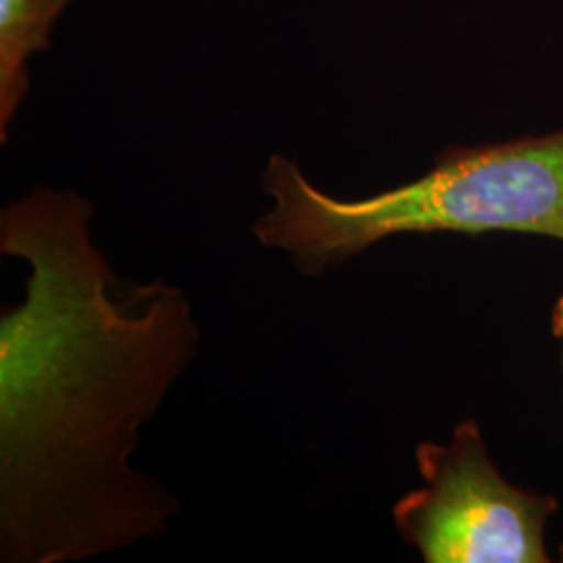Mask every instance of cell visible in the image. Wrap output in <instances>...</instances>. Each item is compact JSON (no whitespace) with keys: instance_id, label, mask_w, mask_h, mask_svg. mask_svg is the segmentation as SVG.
I'll return each instance as SVG.
<instances>
[{"instance_id":"5b68a950","label":"cell","mask_w":563,"mask_h":563,"mask_svg":"<svg viewBox=\"0 0 563 563\" xmlns=\"http://www.w3.org/2000/svg\"><path fill=\"white\" fill-rule=\"evenodd\" d=\"M551 330L553 334L563 342V295L553 307V316H551Z\"/></svg>"},{"instance_id":"8992f818","label":"cell","mask_w":563,"mask_h":563,"mask_svg":"<svg viewBox=\"0 0 563 563\" xmlns=\"http://www.w3.org/2000/svg\"><path fill=\"white\" fill-rule=\"evenodd\" d=\"M560 558H562L563 562V544H560Z\"/></svg>"},{"instance_id":"52a82bcc","label":"cell","mask_w":563,"mask_h":563,"mask_svg":"<svg viewBox=\"0 0 563 563\" xmlns=\"http://www.w3.org/2000/svg\"><path fill=\"white\" fill-rule=\"evenodd\" d=\"M562 365H563V355H562Z\"/></svg>"},{"instance_id":"6da1fadb","label":"cell","mask_w":563,"mask_h":563,"mask_svg":"<svg viewBox=\"0 0 563 563\" xmlns=\"http://www.w3.org/2000/svg\"><path fill=\"white\" fill-rule=\"evenodd\" d=\"M92 216L51 188L0 213L2 255L30 263L0 322L2 562H80L162 534L180 509L128 460L199 328L180 288L115 276Z\"/></svg>"},{"instance_id":"3957f363","label":"cell","mask_w":563,"mask_h":563,"mask_svg":"<svg viewBox=\"0 0 563 563\" xmlns=\"http://www.w3.org/2000/svg\"><path fill=\"white\" fill-rule=\"evenodd\" d=\"M416 462L423 486L395 504L393 520L423 562H551L544 532L560 505L507 483L474 420L457 423L449 443L418 444Z\"/></svg>"},{"instance_id":"7a4b0ae2","label":"cell","mask_w":563,"mask_h":563,"mask_svg":"<svg viewBox=\"0 0 563 563\" xmlns=\"http://www.w3.org/2000/svg\"><path fill=\"white\" fill-rule=\"evenodd\" d=\"M262 188L274 207L253 234L307 276L399 234L518 232L563 242V130L449 148L422 178L360 201L325 195L284 155L269 157Z\"/></svg>"},{"instance_id":"277c9868","label":"cell","mask_w":563,"mask_h":563,"mask_svg":"<svg viewBox=\"0 0 563 563\" xmlns=\"http://www.w3.org/2000/svg\"><path fill=\"white\" fill-rule=\"evenodd\" d=\"M69 0H0V139L27 95L25 63L48 46L51 25Z\"/></svg>"}]
</instances>
